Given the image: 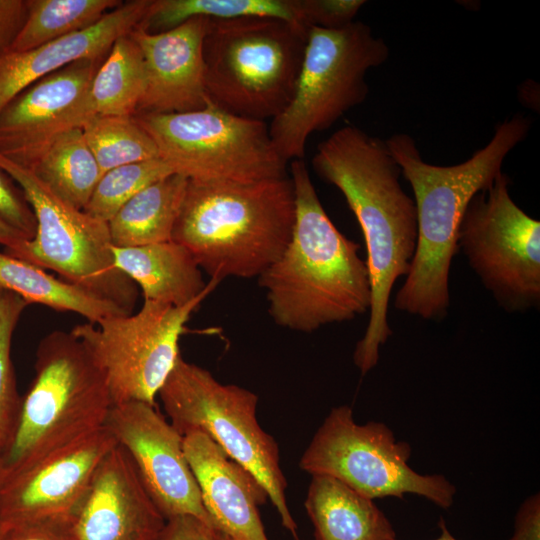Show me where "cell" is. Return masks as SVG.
Listing matches in <instances>:
<instances>
[{"instance_id": "603a6c76", "label": "cell", "mask_w": 540, "mask_h": 540, "mask_svg": "<svg viewBox=\"0 0 540 540\" xmlns=\"http://www.w3.org/2000/svg\"><path fill=\"white\" fill-rule=\"evenodd\" d=\"M188 179L170 174L142 189L107 222L115 247H137L172 240Z\"/></svg>"}, {"instance_id": "f546056e", "label": "cell", "mask_w": 540, "mask_h": 540, "mask_svg": "<svg viewBox=\"0 0 540 540\" xmlns=\"http://www.w3.org/2000/svg\"><path fill=\"white\" fill-rule=\"evenodd\" d=\"M19 295L0 288V456L10 447L19 420L21 399L11 357L12 338L24 309Z\"/></svg>"}, {"instance_id": "d6986e66", "label": "cell", "mask_w": 540, "mask_h": 540, "mask_svg": "<svg viewBox=\"0 0 540 540\" xmlns=\"http://www.w3.org/2000/svg\"><path fill=\"white\" fill-rule=\"evenodd\" d=\"M183 448L214 525L233 540H269L258 509L269 497L256 477L202 432L183 435Z\"/></svg>"}, {"instance_id": "4316f807", "label": "cell", "mask_w": 540, "mask_h": 540, "mask_svg": "<svg viewBox=\"0 0 540 540\" xmlns=\"http://www.w3.org/2000/svg\"><path fill=\"white\" fill-rule=\"evenodd\" d=\"M194 17H268L306 26L300 0H152L139 26L149 33H160Z\"/></svg>"}, {"instance_id": "ba28073f", "label": "cell", "mask_w": 540, "mask_h": 540, "mask_svg": "<svg viewBox=\"0 0 540 540\" xmlns=\"http://www.w3.org/2000/svg\"><path fill=\"white\" fill-rule=\"evenodd\" d=\"M172 426L181 434L209 436L263 485L282 525L296 537L297 525L286 500L287 481L280 467L279 447L260 426L258 396L234 384H222L208 370L180 355L159 390Z\"/></svg>"}, {"instance_id": "277c9868", "label": "cell", "mask_w": 540, "mask_h": 540, "mask_svg": "<svg viewBox=\"0 0 540 540\" xmlns=\"http://www.w3.org/2000/svg\"><path fill=\"white\" fill-rule=\"evenodd\" d=\"M295 222L290 177L250 183L188 181L172 241L211 279L258 278L287 247Z\"/></svg>"}, {"instance_id": "4dcf8cb0", "label": "cell", "mask_w": 540, "mask_h": 540, "mask_svg": "<svg viewBox=\"0 0 540 540\" xmlns=\"http://www.w3.org/2000/svg\"><path fill=\"white\" fill-rule=\"evenodd\" d=\"M170 174L172 170L161 158L110 169L102 174L84 211L107 223L134 195Z\"/></svg>"}, {"instance_id": "ab89813d", "label": "cell", "mask_w": 540, "mask_h": 540, "mask_svg": "<svg viewBox=\"0 0 540 540\" xmlns=\"http://www.w3.org/2000/svg\"><path fill=\"white\" fill-rule=\"evenodd\" d=\"M7 476V469L5 466V462L2 456H0V489L3 485V482Z\"/></svg>"}, {"instance_id": "2e32d148", "label": "cell", "mask_w": 540, "mask_h": 540, "mask_svg": "<svg viewBox=\"0 0 540 540\" xmlns=\"http://www.w3.org/2000/svg\"><path fill=\"white\" fill-rule=\"evenodd\" d=\"M105 57L71 63L16 95L0 111V154L27 167L57 135L81 128L83 99Z\"/></svg>"}, {"instance_id": "d590c367", "label": "cell", "mask_w": 540, "mask_h": 540, "mask_svg": "<svg viewBox=\"0 0 540 540\" xmlns=\"http://www.w3.org/2000/svg\"><path fill=\"white\" fill-rule=\"evenodd\" d=\"M509 540H540V495L533 494L520 505Z\"/></svg>"}, {"instance_id": "e0dca14e", "label": "cell", "mask_w": 540, "mask_h": 540, "mask_svg": "<svg viewBox=\"0 0 540 540\" xmlns=\"http://www.w3.org/2000/svg\"><path fill=\"white\" fill-rule=\"evenodd\" d=\"M166 522L118 443L100 463L73 518L77 540H161Z\"/></svg>"}, {"instance_id": "d6a6232c", "label": "cell", "mask_w": 540, "mask_h": 540, "mask_svg": "<svg viewBox=\"0 0 540 540\" xmlns=\"http://www.w3.org/2000/svg\"><path fill=\"white\" fill-rule=\"evenodd\" d=\"M0 218L23 233L28 239L35 236L37 222L31 206L22 189L1 168Z\"/></svg>"}, {"instance_id": "ac0fdd59", "label": "cell", "mask_w": 540, "mask_h": 540, "mask_svg": "<svg viewBox=\"0 0 540 540\" xmlns=\"http://www.w3.org/2000/svg\"><path fill=\"white\" fill-rule=\"evenodd\" d=\"M207 26L208 18L194 17L164 32L138 26L130 33L141 50L146 76L135 115L189 112L211 104L202 53Z\"/></svg>"}, {"instance_id": "f1b7e54d", "label": "cell", "mask_w": 540, "mask_h": 540, "mask_svg": "<svg viewBox=\"0 0 540 540\" xmlns=\"http://www.w3.org/2000/svg\"><path fill=\"white\" fill-rule=\"evenodd\" d=\"M81 129L103 173L159 158L155 142L134 116H94Z\"/></svg>"}, {"instance_id": "8d00e7d4", "label": "cell", "mask_w": 540, "mask_h": 540, "mask_svg": "<svg viewBox=\"0 0 540 540\" xmlns=\"http://www.w3.org/2000/svg\"><path fill=\"white\" fill-rule=\"evenodd\" d=\"M26 15V0H0V57L6 52Z\"/></svg>"}, {"instance_id": "74e56055", "label": "cell", "mask_w": 540, "mask_h": 540, "mask_svg": "<svg viewBox=\"0 0 540 540\" xmlns=\"http://www.w3.org/2000/svg\"><path fill=\"white\" fill-rule=\"evenodd\" d=\"M29 240L23 233L0 218V244L5 252L13 251Z\"/></svg>"}, {"instance_id": "44dd1931", "label": "cell", "mask_w": 540, "mask_h": 540, "mask_svg": "<svg viewBox=\"0 0 540 540\" xmlns=\"http://www.w3.org/2000/svg\"><path fill=\"white\" fill-rule=\"evenodd\" d=\"M115 266L142 290L144 300L184 306L219 281L206 283L193 255L183 245L167 241L137 246H111Z\"/></svg>"}, {"instance_id": "83f0119b", "label": "cell", "mask_w": 540, "mask_h": 540, "mask_svg": "<svg viewBox=\"0 0 540 540\" xmlns=\"http://www.w3.org/2000/svg\"><path fill=\"white\" fill-rule=\"evenodd\" d=\"M118 0H26L21 28L6 52H25L99 22Z\"/></svg>"}, {"instance_id": "5b68a950", "label": "cell", "mask_w": 540, "mask_h": 540, "mask_svg": "<svg viewBox=\"0 0 540 540\" xmlns=\"http://www.w3.org/2000/svg\"><path fill=\"white\" fill-rule=\"evenodd\" d=\"M309 29L268 17L208 19L202 53L210 102L237 116L272 120L293 96Z\"/></svg>"}, {"instance_id": "7a4b0ae2", "label": "cell", "mask_w": 540, "mask_h": 540, "mask_svg": "<svg viewBox=\"0 0 540 540\" xmlns=\"http://www.w3.org/2000/svg\"><path fill=\"white\" fill-rule=\"evenodd\" d=\"M517 114L498 123L492 138L466 161L438 166L424 161L415 139L396 133L387 146L410 184L417 211V244L409 273L394 298L396 310L440 322L449 312L450 269L458 253L457 233L472 197L488 188L503 172L508 154L531 128Z\"/></svg>"}, {"instance_id": "e575fe53", "label": "cell", "mask_w": 540, "mask_h": 540, "mask_svg": "<svg viewBox=\"0 0 540 540\" xmlns=\"http://www.w3.org/2000/svg\"><path fill=\"white\" fill-rule=\"evenodd\" d=\"M161 540H233L218 527L193 516L167 520Z\"/></svg>"}, {"instance_id": "52a82bcc", "label": "cell", "mask_w": 540, "mask_h": 540, "mask_svg": "<svg viewBox=\"0 0 540 540\" xmlns=\"http://www.w3.org/2000/svg\"><path fill=\"white\" fill-rule=\"evenodd\" d=\"M389 53L386 42L361 21L340 29L311 27L293 96L268 125L279 155L287 163L303 159L313 133L365 101L366 74L384 64Z\"/></svg>"}, {"instance_id": "f35d334b", "label": "cell", "mask_w": 540, "mask_h": 540, "mask_svg": "<svg viewBox=\"0 0 540 540\" xmlns=\"http://www.w3.org/2000/svg\"><path fill=\"white\" fill-rule=\"evenodd\" d=\"M439 527H440L441 533H440V536L436 540H457L452 536L450 531L447 529L443 518H441L439 521Z\"/></svg>"}, {"instance_id": "8992f818", "label": "cell", "mask_w": 540, "mask_h": 540, "mask_svg": "<svg viewBox=\"0 0 540 540\" xmlns=\"http://www.w3.org/2000/svg\"><path fill=\"white\" fill-rule=\"evenodd\" d=\"M34 370L2 456L7 474L105 426L114 405L101 370L71 331H53L40 341Z\"/></svg>"}, {"instance_id": "8fae6325", "label": "cell", "mask_w": 540, "mask_h": 540, "mask_svg": "<svg viewBox=\"0 0 540 540\" xmlns=\"http://www.w3.org/2000/svg\"><path fill=\"white\" fill-rule=\"evenodd\" d=\"M411 447L382 422L357 424L351 407L331 409L301 456L300 468L332 476L372 500L416 494L441 508L454 502L455 486L443 475H423L409 464Z\"/></svg>"}, {"instance_id": "4fadbf2b", "label": "cell", "mask_w": 540, "mask_h": 540, "mask_svg": "<svg viewBox=\"0 0 540 540\" xmlns=\"http://www.w3.org/2000/svg\"><path fill=\"white\" fill-rule=\"evenodd\" d=\"M209 293L180 307L144 300L136 313L72 328L101 370L114 404L156 405V396L180 356L185 324Z\"/></svg>"}, {"instance_id": "ffe728a7", "label": "cell", "mask_w": 540, "mask_h": 540, "mask_svg": "<svg viewBox=\"0 0 540 540\" xmlns=\"http://www.w3.org/2000/svg\"><path fill=\"white\" fill-rule=\"evenodd\" d=\"M152 0H132L109 11L93 26L25 52L0 57V111L22 90L82 59L107 56L115 41L131 33L146 16Z\"/></svg>"}, {"instance_id": "cb8c5ba5", "label": "cell", "mask_w": 540, "mask_h": 540, "mask_svg": "<svg viewBox=\"0 0 540 540\" xmlns=\"http://www.w3.org/2000/svg\"><path fill=\"white\" fill-rule=\"evenodd\" d=\"M0 288L19 295L29 304L77 313L90 323L128 315L118 305L5 252H0Z\"/></svg>"}, {"instance_id": "6da1fadb", "label": "cell", "mask_w": 540, "mask_h": 540, "mask_svg": "<svg viewBox=\"0 0 540 540\" xmlns=\"http://www.w3.org/2000/svg\"><path fill=\"white\" fill-rule=\"evenodd\" d=\"M315 173L344 196L363 233L372 300L353 361L362 375L379 361L392 335L388 308L394 284L409 273L417 244L414 200L400 184L401 169L386 140L347 125L322 141L312 159Z\"/></svg>"}, {"instance_id": "7402d4cb", "label": "cell", "mask_w": 540, "mask_h": 540, "mask_svg": "<svg viewBox=\"0 0 540 540\" xmlns=\"http://www.w3.org/2000/svg\"><path fill=\"white\" fill-rule=\"evenodd\" d=\"M305 509L315 540H394L396 534L374 500L340 480L312 475Z\"/></svg>"}, {"instance_id": "30bf717a", "label": "cell", "mask_w": 540, "mask_h": 540, "mask_svg": "<svg viewBox=\"0 0 540 540\" xmlns=\"http://www.w3.org/2000/svg\"><path fill=\"white\" fill-rule=\"evenodd\" d=\"M0 168L22 189L37 222L32 239L5 253L53 270L60 278L133 313L137 285L115 266L108 224L70 205L29 169L1 154Z\"/></svg>"}, {"instance_id": "1f68e13d", "label": "cell", "mask_w": 540, "mask_h": 540, "mask_svg": "<svg viewBox=\"0 0 540 540\" xmlns=\"http://www.w3.org/2000/svg\"><path fill=\"white\" fill-rule=\"evenodd\" d=\"M365 4L364 0H300L305 25L325 29L349 25Z\"/></svg>"}, {"instance_id": "5bb4252c", "label": "cell", "mask_w": 540, "mask_h": 540, "mask_svg": "<svg viewBox=\"0 0 540 540\" xmlns=\"http://www.w3.org/2000/svg\"><path fill=\"white\" fill-rule=\"evenodd\" d=\"M105 427L129 454L146 491L166 520L193 516L214 525L185 456L183 435L156 405L141 401L114 404Z\"/></svg>"}, {"instance_id": "7c38bea8", "label": "cell", "mask_w": 540, "mask_h": 540, "mask_svg": "<svg viewBox=\"0 0 540 540\" xmlns=\"http://www.w3.org/2000/svg\"><path fill=\"white\" fill-rule=\"evenodd\" d=\"M510 183L502 172L472 197L457 245L497 305L525 313L540 307V222L515 203Z\"/></svg>"}, {"instance_id": "836d02e7", "label": "cell", "mask_w": 540, "mask_h": 540, "mask_svg": "<svg viewBox=\"0 0 540 540\" xmlns=\"http://www.w3.org/2000/svg\"><path fill=\"white\" fill-rule=\"evenodd\" d=\"M0 540H77L72 518L0 523Z\"/></svg>"}, {"instance_id": "d4e9b609", "label": "cell", "mask_w": 540, "mask_h": 540, "mask_svg": "<svg viewBox=\"0 0 540 540\" xmlns=\"http://www.w3.org/2000/svg\"><path fill=\"white\" fill-rule=\"evenodd\" d=\"M145 85L141 50L130 33L121 36L90 82L82 102L85 122L94 116H134Z\"/></svg>"}, {"instance_id": "3957f363", "label": "cell", "mask_w": 540, "mask_h": 540, "mask_svg": "<svg viewBox=\"0 0 540 540\" xmlns=\"http://www.w3.org/2000/svg\"><path fill=\"white\" fill-rule=\"evenodd\" d=\"M295 222L281 256L259 277L280 327L311 333L369 313L371 281L360 245L333 224L303 159L290 164Z\"/></svg>"}, {"instance_id": "9a60e30c", "label": "cell", "mask_w": 540, "mask_h": 540, "mask_svg": "<svg viewBox=\"0 0 540 540\" xmlns=\"http://www.w3.org/2000/svg\"><path fill=\"white\" fill-rule=\"evenodd\" d=\"M117 444L105 427L7 474L0 523L74 518L100 463Z\"/></svg>"}, {"instance_id": "484cf974", "label": "cell", "mask_w": 540, "mask_h": 540, "mask_svg": "<svg viewBox=\"0 0 540 540\" xmlns=\"http://www.w3.org/2000/svg\"><path fill=\"white\" fill-rule=\"evenodd\" d=\"M25 168L53 193L80 210L88 204L103 174L81 128L57 135Z\"/></svg>"}, {"instance_id": "9c48e42d", "label": "cell", "mask_w": 540, "mask_h": 540, "mask_svg": "<svg viewBox=\"0 0 540 540\" xmlns=\"http://www.w3.org/2000/svg\"><path fill=\"white\" fill-rule=\"evenodd\" d=\"M134 117L155 142L159 158L189 181L250 183L287 176V162L265 121L212 103L195 111Z\"/></svg>"}]
</instances>
